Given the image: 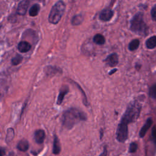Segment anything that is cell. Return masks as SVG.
Returning <instances> with one entry per match:
<instances>
[{"instance_id":"cell-1","label":"cell","mask_w":156,"mask_h":156,"mask_svg":"<svg viewBox=\"0 0 156 156\" xmlns=\"http://www.w3.org/2000/svg\"><path fill=\"white\" fill-rule=\"evenodd\" d=\"M141 105L137 101L132 102L126 108L121 121L118 126L117 130L122 132H128V124L135 122L139 117Z\"/></svg>"},{"instance_id":"cell-2","label":"cell","mask_w":156,"mask_h":156,"mask_svg":"<svg viewBox=\"0 0 156 156\" xmlns=\"http://www.w3.org/2000/svg\"><path fill=\"white\" fill-rule=\"evenodd\" d=\"M86 114L80 110L71 107L65 110L62 115V124L68 129H70L80 121L87 120Z\"/></svg>"},{"instance_id":"cell-3","label":"cell","mask_w":156,"mask_h":156,"mask_svg":"<svg viewBox=\"0 0 156 156\" xmlns=\"http://www.w3.org/2000/svg\"><path fill=\"white\" fill-rule=\"evenodd\" d=\"M130 30L140 35H146L148 33V27L146 24L143 14L141 12L136 13L130 21Z\"/></svg>"},{"instance_id":"cell-4","label":"cell","mask_w":156,"mask_h":156,"mask_svg":"<svg viewBox=\"0 0 156 156\" xmlns=\"http://www.w3.org/2000/svg\"><path fill=\"white\" fill-rule=\"evenodd\" d=\"M66 5L62 1H58L52 7L49 16L48 21L50 23L56 24L61 20L65 10Z\"/></svg>"},{"instance_id":"cell-5","label":"cell","mask_w":156,"mask_h":156,"mask_svg":"<svg viewBox=\"0 0 156 156\" xmlns=\"http://www.w3.org/2000/svg\"><path fill=\"white\" fill-rule=\"evenodd\" d=\"M30 1L28 0H23L18 5L16 13L20 15H24L27 10Z\"/></svg>"},{"instance_id":"cell-6","label":"cell","mask_w":156,"mask_h":156,"mask_svg":"<svg viewBox=\"0 0 156 156\" xmlns=\"http://www.w3.org/2000/svg\"><path fill=\"white\" fill-rule=\"evenodd\" d=\"M113 16V12L110 9H104L99 13V18L102 21H108Z\"/></svg>"},{"instance_id":"cell-7","label":"cell","mask_w":156,"mask_h":156,"mask_svg":"<svg viewBox=\"0 0 156 156\" xmlns=\"http://www.w3.org/2000/svg\"><path fill=\"white\" fill-rule=\"evenodd\" d=\"M104 62L108 66L114 67L118 63V55L116 53L111 54L105 58Z\"/></svg>"},{"instance_id":"cell-8","label":"cell","mask_w":156,"mask_h":156,"mask_svg":"<svg viewBox=\"0 0 156 156\" xmlns=\"http://www.w3.org/2000/svg\"><path fill=\"white\" fill-rule=\"evenodd\" d=\"M45 138V132L42 129H38L34 132V140L38 144L43 143Z\"/></svg>"},{"instance_id":"cell-9","label":"cell","mask_w":156,"mask_h":156,"mask_svg":"<svg viewBox=\"0 0 156 156\" xmlns=\"http://www.w3.org/2000/svg\"><path fill=\"white\" fill-rule=\"evenodd\" d=\"M68 91H69V88L66 85L63 86L60 88V90L59 91V94L58 95L57 100V105H60L62 103L65 96L68 93Z\"/></svg>"},{"instance_id":"cell-10","label":"cell","mask_w":156,"mask_h":156,"mask_svg":"<svg viewBox=\"0 0 156 156\" xmlns=\"http://www.w3.org/2000/svg\"><path fill=\"white\" fill-rule=\"evenodd\" d=\"M31 48V44L26 41H21L18 44V49L21 53L28 52Z\"/></svg>"},{"instance_id":"cell-11","label":"cell","mask_w":156,"mask_h":156,"mask_svg":"<svg viewBox=\"0 0 156 156\" xmlns=\"http://www.w3.org/2000/svg\"><path fill=\"white\" fill-rule=\"evenodd\" d=\"M152 124V120L151 118H148L147 119V121H146L145 124H144V126L142 127V128L141 129L140 133H139V135L140 137H143L146 133L147 132V131L148 130V129L150 128V127L151 126Z\"/></svg>"},{"instance_id":"cell-12","label":"cell","mask_w":156,"mask_h":156,"mask_svg":"<svg viewBox=\"0 0 156 156\" xmlns=\"http://www.w3.org/2000/svg\"><path fill=\"white\" fill-rule=\"evenodd\" d=\"M60 151H61V147H60L59 139L56 135H54L52 152L54 154L57 155V154H59V153L60 152Z\"/></svg>"},{"instance_id":"cell-13","label":"cell","mask_w":156,"mask_h":156,"mask_svg":"<svg viewBox=\"0 0 156 156\" xmlns=\"http://www.w3.org/2000/svg\"><path fill=\"white\" fill-rule=\"evenodd\" d=\"M29 146L28 141L25 139H23L18 142L17 144V149L21 151L25 152L29 149Z\"/></svg>"},{"instance_id":"cell-14","label":"cell","mask_w":156,"mask_h":156,"mask_svg":"<svg viewBox=\"0 0 156 156\" xmlns=\"http://www.w3.org/2000/svg\"><path fill=\"white\" fill-rule=\"evenodd\" d=\"M83 21V16L82 14H77L73 16L71 23L72 25L77 26L82 24Z\"/></svg>"},{"instance_id":"cell-15","label":"cell","mask_w":156,"mask_h":156,"mask_svg":"<svg viewBox=\"0 0 156 156\" xmlns=\"http://www.w3.org/2000/svg\"><path fill=\"white\" fill-rule=\"evenodd\" d=\"M146 46L148 49H154L156 46V36L149 38L146 41Z\"/></svg>"},{"instance_id":"cell-16","label":"cell","mask_w":156,"mask_h":156,"mask_svg":"<svg viewBox=\"0 0 156 156\" xmlns=\"http://www.w3.org/2000/svg\"><path fill=\"white\" fill-rule=\"evenodd\" d=\"M93 41L98 45H102L105 43V40L104 35H102L100 34H98L94 36Z\"/></svg>"},{"instance_id":"cell-17","label":"cell","mask_w":156,"mask_h":156,"mask_svg":"<svg viewBox=\"0 0 156 156\" xmlns=\"http://www.w3.org/2000/svg\"><path fill=\"white\" fill-rule=\"evenodd\" d=\"M40 11V5L38 4H34L29 9V14L30 16H35Z\"/></svg>"},{"instance_id":"cell-18","label":"cell","mask_w":156,"mask_h":156,"mask_svg":"<svg viewBox=\"0 0 156 156\" xmlns=\"http://www.w3.org/2000/svg\"><path fill=\"white\" fill-rule=\"evenodd\" d=\"M140 45V41L138 39H134L133 40H132L128 46V48L130 51H135L136 49H138V46Z\"/></svg>"},{"instance_id":"cell-19","label":"cell","mask_w":156,"mask_h":156,"mask_svg":"<svg viewBox=\"0 0 156 156\" xmlns=\"http://www.w3.org/2000/svg\"><path fill=\"white\" fill-rule=\"evenodd\" d=\"M23 57L21 54H16V55L15 57H13L12 58V60H11L12 64L13 65H18L20 63H21V62L23 60Z\"/></svg>"},{"instance_id":"cell-20","label":"cell","mask_w":156,"mask_h":156,"mask_svg":"<svg viewBox=\"0 0 156 156\" xmlns=\"http://www.w3.org/2000/svg\"><path fill=\"white\" fill-rule=\"evenodd\" d=\"M15 135V133H14V130L12 128H9L7 130V136H6V141L7 142L10 141L14 137Z\"/></svg>"},{"instance_id":"cell-21","label":"cell","mask_w":156,"mask_h":156,"mask_svg":"<svg viewBox=\"0 0 156 156\" xmlns=\"http://www.w3.org/2000/svg\"><path fill=\"white\" fill-rule=\"evenodd\" d=\"M46 68L48 69H49V70H51V71H48V72H45L46 74L48 75H50V74H55L56 73H58V71H59V68H55L54 66H46Z\"/></svg>"},{"instance_id":"cell-22","label":"cell","mask_w":156,"mask_h":156,"mask_svg":"<svg viewBox=\"0 0 156 156\" xmlns=\"http://www.w3.org/2000/svg\"><path fill=\"white\" fill-rule=\"evenodd\" d=\"M149 95L152 98H156V84L153 85L149 89Z\"/></svg>"},{"instance_id":"cell-23","label":"cell","mask_w":156,"mask_h":156,"mask_svg":"<svg viewBox=\"0 0 156 156\" xmlns=\"http://www.w3.org/2000/svg\"><path fill=\"white\" fill-rule=\"evenodd\" d=\"M137 148H138V145L136 143H131L130 144V146H129V152L130 153H133L135 152L136 150H137Z\"/></svg>"},{"instance_id":"cell-24","label":"cell","mask_w":156,"mask_h":156,"mask_svg":"<svg viewBox=\"0 0 156 156\" xmlns=\"http://www.w3.org/2000/svg\"><path fill=\"white\" fill-rule=\"evenodd\" d=\"M151 13V16H152V20L156 21V6L154 7L152 9Z\"/></svg>"},{"instance_id":"cell-25","label":"cell","mask_w":156,"mask_h":156,"mask_svg":"<svg viewBox=\"0 0 156 156\" xmlns=\"http://www.w3.org/2000/svg\"><path fill=\"white\" fill-rule=\"evenodd\" d=\"M152 137L154 142L156 143V126H155L152 130Z\"/></svg>"},{"instance_id":"cell-26","label":"cell","mask_w":156,"mask_h":156,"mask_svg":"<svg viewBox=\"0 0 156 156\" xmlns=\"http://www.w3.org/2000/svg\"><path fill=\"white\" fill-rule=\"evenodd\" d=\"M107 151L106 147H104L102 153L99 156H107Z\"/></svg>"},{"instance_id":"cell-27","label":"cell","mask_w":156,"mask_h":156,"mask_svg":"<svg viewBox=\"0 0 156 156\" xmlns=\"http://www.w3.org/2000/svg\"><path fill=\"white\" fill-rule=\"evenodd\" d=\"M0 153H1V156H3L5 154V150L4 149V148H2V147L1 148Z\"/></svg>"},{"instance_id":"cell-28","label":"cell","mask_w":156,"mask_h":156,"mask_svg":"<svg viewBox=\"0 0 156 156\" xmlns=\"http://www.w3.org/2000/svg\"><path fill=\"white\" fill-rule=\"evenodd\" d=\"M117 71L116 69H113V70H111V71H110V73H109V74L111 75L112 74H113V73H114L115 71Z\"/></svg>"}]
</instances>
